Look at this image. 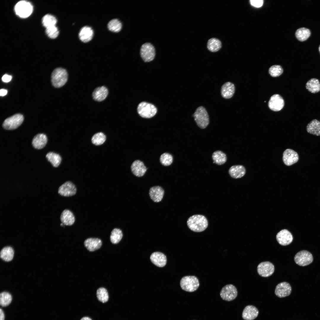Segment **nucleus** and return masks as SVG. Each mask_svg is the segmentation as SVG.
Returning <instances> with one entry per match:
<instances>
[{
    "label": "nucleus",
    "instance_id": "nucleus-1",
    "mask_svg": "<svg viewBox=\"0 0 320 320\" xmlns=\"http://www.w3.org/2000/svg\"><path fill=\"white\" fill-rule=\"evenodd\" d=\"M188 228L196 232L204 231L207 227L208 221L206 217L201 215H195L190 217L187 222Z\"/></svg>",
    "mask_w": 320,
    "mask_h": 320
},
{
    "label": "nucleus",
    "instance_id": "nucleus-2",
    "mask_svg": "<svg viewBox=\"0 0 320 320\" xmlns=\"http://www.w3.org/2000/svg\"><path fill=\"white\" fill-rule=\"evenodd\" d=\"M52 85L56 88H60L64 85L68 79V74L66 70L61 68L55 69L51 75Z\"/></svg>",
    "mask_w": 320,
    "mask_h": 320
},
{
    "label": "nucleus",
    "instance_id": "nucleus-3",
    "mask_svg": "<svg viewBox=\"0 0 320 320\" xmlns=\"http://www.w3.org/2000/svg\"><path fill=\"white\" fill-rule=\"evenodd\" d=\"M193 116L197 126L201 129L206 128L209 124V117L208 113L203 106L197 108Z\"/></svg>",
    "mask_w": 320,
    "mask_h": 320
},
{
    "label": "nucleus",
    "instance_id": "nucleus-4",
    "mask_svg": "<svg viewBox=\"0 0 320 320\" xmlns=\"http://www.w3.org/2000/svg\"><path fill=\"white\" fill-rule=\"evenodd\" d=\"M180 284L182 289L189 292L196 291L199 286L198 279L194 276L183 277L180 281Z\"/></svg>",
    "mask_w": 320,
    "mask_h": 320
},
{
    "label": "nucleus",
    "instance_id": "nucleus-5",
    "mask_svg": "<svg viewBox=\"0 0 320 320\" xmlns=\"http://www.w3.org/2000/svg\"><path fill=\"white\" fill-rule=\"evenodd\" d=\"M137 111L139 114L142 117L150 118L156 115L157 109L154 105L143 102L138 105Z\"/></svg>",
    "mask_w": 320,
    "mask_h": 320
},
{
    "label": "nucleus",
    "instance_id": "nucleus-6",
    "mask_svg": "<svg viewBox=\"0 0 320 320\" xmlns=\"http://www.w3.org/2000/svg\"><path fill=\"white\" fill-rule=\"evenodd\" d=\"M33 7L31 4L25 1H21L17 2L15 7L16 14L19 17L25 18L29 17L32 13Z\"/></svg>",
    "mask_w": 320,
    "mask_h": 320
},
{
    "label": "nucleus",
    "instance_id": "nucleus-7",
    "mask_svg": "<svg viewBox=\"0 0 320 320\" xmlns=\"http://www.w3.org/2000/svg\"><path fill=\"white\" fill-rule=\"evenodd\" d=\"M294 260L298 265L304 266L311 263L313 261V257L310 252L306 250H303L296 253Z\"/></svg>",
    "mask_w": 320,
    "mask_h": 320
},
{
    "label": "nucleus",
    "instance_id": "nucleus-8",
    "mask_svg": "<svg viewBox=\"0 0 320 320\" xmlns=\"http://www.w3.org/2000/svg\"><path fill=\"white\" fill-rule=\"evenodd\" d=\"M24 117L20 114H16L7 118L3 124V127L7 130H12L16 129L22 123Z\"/></svg>",
    "mask_w": 320,
    "mask_h": 320
},
{
    "label": "nucleus",
    "instance_id": "nucleus-9",
    "mask_svg": "<svg viewBox=\"0 0 320 320\" xmlns=\"http://www.w3.org/2000/svg\"><path fill=\"white\" fill-rule=\"evenodd\" d=\"M140 54L142 59L145 62L152 61L155 55V49L150 43H145L142 45L140 49Z\"/></svg>",
    "mask_w": 320,
    "mask_h": 320
},
{
    "label": "nucleus",
    "instance_id": "nucleus-10",
    "mask_svg": "<svg viewBox=\"0 0 320 320\" xmlns=\"http://www.w3.org/2000/svg\"><path fill=\"white\" fill-rule=\"evenodd\" d=\"M237 291L236 287L232 284H227L222 289L220 293L221 298L227 301H231L237 296Z\"/></svg>",
    "mask_w": 320,
    "mask_h": 320
},
{
    "label": "nucleus",
    "instance_id": "nucleus-11",
    "mask_svg": "<svg viewBox=\"0 0 320 320\" xmlns=\"http://www.w3.org/2000/svg\"><path fill=\"white\" fill-rule=\"evenodd\" d=\"M76 191L77 189L75 185L69 181H67L63 184L58 189V193L65 197L73 196L76 194Z\"/></svg>",
    "mask_w": 320,
    "mask_h": 320
},
{
    "label": "nucleus",
    "instance_id": "nucleus-12",
    "mask_svg": "<svg viewBox=\"0 0 320 320\" xmlns=\"http://www.w3.org/2000/svg\"><path fill=\"white\" fill-rule=\"evenodd\" d=\"M257 272L260 276L267 277L271 276L274 273L275 268L273 265L269 261L263 262L257 266Z\"/></svg>",
    "mask_w": 320,
    "mask_h": 320
},
{
    "label": "nucleus",
    "instance_id": "nucleus-13",
    "mask_svg": "<svg viewBox=\"0 0 320 320\" xmlns=\"http://www.w3.org/2000/svg\"><path fill=\"white\" fill-rule=\"evenodd\" d=\"M284 105V100L280 95L274 94L270 98L268 103V106L270 109L275 111H278L281 110Z\"/></svg>",
    "mask_w": 320,
    "mask_h": 320
},
{
    "label": "nucleus",
    "instance_id": "nucleus-14",
    "mask_svg": "<svg viewBox=\"0 0 320 320\" xmlns=\"http://www.w3.org/2000/svg\"><path fill=\"white\" fill-rule=\"evenodd\" d=\"M299 158L297 153L292 149H287L283 152L282 159L284 164L287 166H291L296 163L298 161Z\"/></svg>",
    "mask_w": 320,
    "mask_h": 320
},
{
    "label": "nucleus",
    "instance_id": "nucleus-15",
    "mask_svg": "<svg viewBox=\"0 0 320 320\" xmlns=\"http://www.w3.org/2000/svg\"><path fill=\"white\" fill-rule=\"evenodd\" d=\"M276 239L281 245L285 246L292 243L293 237L291 233L287 229H283L279 232L276 235Z\"/></svg>",
    "mask_w": 320,
    "mask_h": 320
},
{
    "label": "nucleus",
    "instance_id": "nucleus-16",
    "mask_svg": "<svg viewBox=\"0 0 320 320\" xmlns=\"http://www.w3.org/2000/svg\"><path fill=\"white\" fill-rule=\"evenodd\" d=\"M292 288L290 284L287 282H283L276 286L275 291L276 295L280 298L289 296L291 293Z\"/></svg>",
    "mask_w": 320,
    "mask_h": 320
},
{
    "label": "nucleus",
    "instance_id": "nucleus-17",
    "mask_svg": "<svg viewBox=\"0 0 320 320\" xmlns=\"http://www.w3.org/2000/svg\"><path fill=\"white\" fill-rule=\"evenodd\" d=\"M133 174L137 177H141L144 175L147 168L143 162L139 160L134 161L130 167Z\"/></svg>",
    "mask_w": 320,
    "mask_h": 320
},
{
    "label": "nucleus",
    "instance_id": "nucleus-18",
    "mask_svg": "<svg viewBox=\"0 0 320 320\" xmlns=\"http://www.w3.org/2000/svg\"><path fill=\"white\" fill-rule=\"evenodd\" d=\"M235 92V87L233 84L231 82L224 83L221 89V94L222 97L225 99L232 97Z\"/></svg>",
    "mask_w": 320,
    "mask_h": 320
},
{
    "label": "nucleus",
    "instance_id": "nucleus-19",
    "mask_svg": "<svg viewBox=\"0 0 320 320\" xmlns=\"http://www.w3.org/2000/svg\"><path fill=\"white\" fill-rule=\"evenodd\" d=\"M164 194V191L161 186H154L150 189V197L154 202H158L161 201L163 197Z\"/></svg>",
    "mask_w": 320,
    "mask_h": 320
},
{
    "label": "nucleus",
    "instance_id": "nucleus-20",
    "mask_svg": "<svg viewBox=\"0 0 320 320\" xmlns=\"http://www.w3.org/2000/svg\"><path fill=\"white\" fill-rule=\"evenodd\" d=\"M258 313V310L255 307L248 305L243 310L242 317L245 320H253L257 317Z\"/></svg>",
    "mask_w": 320,
    "mask_h": 320
},
{
    "label": "nucleus",
    "instance_id": "nucleus-21",
    "mask_svg": "<svg viewBox=\"0 0 320 320\" xmlns=\"http://www.w3.org/2000/svg\"><path fill=\"white\" fill-rule=\"evenodd\" d=\"M84 245L88 250L93 252L100 249L102 245L101 239L98 238H89L85 239Z\"/></svg>",
    "mask_w": 320,
    "mask_h": 320
},
{
    "label": "nucleus",
    "instance_id": "nucleus-22",
    "mask_svg": "<svg viewBox=\"0 0 320 320\" xmlns=\"http://www.w3.org/2000/svg\"><path fill=\"white\" fill-rule=\"evenodd\" d=\"M150 258L151 262L159 267H163L166 264V256L160 252H155L153 253L151 255Z\"/></svg>",
    "mask_w": 320,
    "mask_h": 320
},
{
    "label": "nucleus",
    "instance_id": "nucleus-23",
    "mask_svg": "<svg viewBox=\"0 0 320 320\" xmlns=\"http://www.w3.org/2000/svg\"><path fill=\"white\" fill-rule=\"evenodd\" d=\"M62 223L67 226L73 225L75 221L73 213L70 210L65 209L62 212L60 217Z\"/></svg>",
    "mask_w": 320,
    "mask_h": 320
},
{
    "label": "nucleus",
    "instance_id": "nucleus-24",
    "mask_svg": "<svg viewBox=\"0 0 320 320\" xmlns=\"http://www.w3.org/2000/svg\"><path fill=\"white\" fill-rule=\"evenodd\" d=\"M15 250L11 246H6L1 250L0 258L6 262H9L13 259L15 255Z\"/></svg>",
    "mask_w": 320,
    "mask_h": 320
},
{
    "label": "nucleus",
    "instance_id": "nucleus-25",
    "mask_svg": "<svg viewBox=\"0 0 320 320\" xmlns=\"http://www.w3.org/2000/svg\"><path fill=\"white\" fill-rule=\"evenodd\" d=\"M228 173L231 177L235 179L240 178L246 173V169L242 165H235L231 166L229 169Z\"/></svg>",
    "mask_w": 320,
    "mask_h": 320
},
{
    "label": "nucleus",
    "instance_id": "nucleus-26",
    "mask_svg": "<svg viewBox=\"0 0 320 320\" xmlns=\"http://www.w3.org/2000/svg\"><path fill=\"white\" fill-rule=\"evenodd\" d=\"M107 88L104 86L96 88L92 93L93 99L97 101H101L104 100L108 94Z\"/></svg>",
    "mask_w": 320,
    "mask_h": 320
},
{
    "label": "nucleus",
    "instance_id": "nucleus-27",
    "mask_svg": "<svg viewBox=\"0 0 320 320\" xmlns=\"http://www.w3.org/2000/svg\"><path fill=\"white\" fill-rule=\"evenodd\" d=\"M47 139L46 135L43 133L36 135L33 138L32 144L33 147L37 149H41L43 148L46 144Z\"/></svg>",
    "mask_w": 320,
    "mask_h": 320
},
{
    "label": "nucleus",
    "instance_id": "nucleus-28",
    "mask_svg": "<svg viewBox=\"0 0 320 320\" xmlns=\"http://www.w3.org/2000/svg\"><path fill=\"white\" fill-rule=\"evenodd\" d=\"M93 34V31L92 28L86 26L81 28L79 36L80 39L83 42H88L92 39Z\"/></svg>",
    "mask_w": 320,
    "mask_h": 320
},
{
    "label": "nucleus",
    "instance_id": "nucleus-29",
    "mask_svg": "<svg viewBox=\"0 0 320 320\" xmlns=\"http://www.w3.org/2000/svg\"><path fill=\"white\" fill-rule=\"evenodd\" d=\"M306 129L308 133L320 136V121L316 119L312 120L307 124Z\"/></svg>",
    "mask_w": 320,
    "mask_h": 320
},
{
    "label": "nucleus",
    "instance_id": "nucleus-30",
    "mask_svg": "<svg viewBox=\"0 0 320 320\" xmlns=\"http://www.w3.org/2000/svg\"><path fill=\"white\" fill-rule=\"evenodd\" d=\"M305 87L310 92L313 93H317L320 91V82L318 79L312 78L307 82Z\"/></svg>",
    "mask_w": 320,
    "mask_h": 320
},
{
    "label": "nucleus",
    "instance_id": "nucleus-31",
    "mask_svg": "<svg viewBox=\"0 0 320 320\" xmlns=\"http://www.w3.org/2000/svg\"><path fill=\"white\" fill-rule=\"evenodd\" d=\"M212 158L214 163L218 165L224 164L226 162L227 160L226 154L220 150L214 152L212 154Z\"/></svg>",
    "mask_w": 320,
    "mask_h": 320
},
{
    "label": "nucleus",
    "instance_id": "nucleus-32",
    "mask_svg": "<svg viewBox=\"0 0 320 320\" xmlns=\"http://www.w3.org/2000/svg\"><path fill=\"white\" fill-rule=\"evenodd\" d=\"M311 34L310 29L305 27H302L298 29L295 33L297 38L301 41H304L307 39L310 36Z\"/></svg>",
    "mask_w": 320,
    "mask_h": 320
},
{
    "label": "nucleus",
    "instance_id": "nucleus-33",
    "mask_svg": "<svg viewBox=\"0 0 320 320\" xmlns=\"http://www.w3.org/2000/svg\"><path fill=\"white\" fill-rule=\"evenodd\" d=\"M221 47V42L217 39L212 38L209 40L207 42V48L211 52H216L220 50Z\"/></svg>",
    "mask_w": 320,
    "mask_h": 320
},
{
    "label": "nucleus",
    "instance_id": "nucleus-34",
    "mask_svg": "<svg viewBox=\"0 0 320 320\" xmlns=\"http://www.w3.org/2000/svg\"><path fill=\"white\" fill-rule=\"evenodd\" d=\"M46 157L55 167H58L62 160L59 154L53 152L48 153L46 155Z\"/></svg>",
    "mask_w": 320,
    "mask_h": 320
},
{
    "label": "nucleus",
    "instance_id": "nucleus-35",
    "mask_svg": "<svg viewBox=\"0 0 320 320\" xmlns=\"http://www.w3.org/2000/svg\"><path fill=\"white\" fill-rule=\"evenodd\" d=\"M123 234L121 230L118 228H114L111 231L110 236V240L113 244L119 243L122 239Z\"/></svg>",
    "mask_w": 320,
    "mask_h": 320
},
{
    "label": "nucleus",
    "instance_id": "nucleus-36",
    "mask_svg": "<svg viewBox=\"0 0 320 320\" xmlns=\"http://www.w3.org/2000/svg\"><path fill=\"white\" fill-rule=\"evenodd\" d=\"M12 300V297L9 292L4 291L0 294V304L2 307H5L9 305Z\"/></svg>",
    "mask_w": 320,
    "mask_h": 320
},
{
    "label": "nucleus",
    "instance_id": "nucleus-37",
    "mask_svg": "<svg viewBox=\"0 0 320 320\" xmlns=\"http://www.w3.org/2000/svg\"><path fill=\"white\" fill-rule=\"evenodd\" d=\"M57 22L56 18L49 14L45 15L42 19L43 25L46 28L55 25Z\"/></svg>",
    "mask_w": 320,
    "mask_h": 320
},
{
    "label": "nucleus",
    "instance_id": "nucleus-38",
    "mask_svg": "<svg viewBox=\"0 0 320 320\" xmlns=\"http://www.w3.org/2000/svg\"><path fill=\"white\" fill-rule=\"evenodd\" d=\"M96 295L98 300L103 303L106 302L109 299L108 291L104 287H101L98 289L96 291Z\"/></svg>",
    "mask_w": 320,
    "mask_h": 320
},
{
    "label": "nucleus",
    "instance_id": "nucleus-39",
    "mask_svg": "<svg viewBox=\"0 0 320 320\" xmlns=\"http://www.w3.org/2000/svg\"><path fill=\"white\" fill-rule=\"evenodd\" d=\"M108 28L114 32H118L121 28L122 24L121 22L117 19H113L110 20L108 24Z\"/></svg>",
    "mask_w": 320,
    "mask_h": 320
},
{
    "label": "nucleus",
    "instance_id": "nucleus-40",
    "mask_svg": "<svg viewBox=\"0 0 320 320\" xmlns=\"http://www.w3.org/2000/svg\"><path fill=\"white\" fill-rule=\"evenodd\" d=\"M159 160L162 165L167 166L170 165L172 163L173 157L170 154L168 153H164L160 156Z\"/></svg>",
    "mask_w": 320,
    "mask_h": 320
},
{
    "label": "nucleus",
    "instance_id": "nucleus-41",
    "mask_svg": "<svg viewBox=\"0 0 320 320\" xmlns=\"http://www.w3.org/2000/svg\"><path fill=\"white\" fill-rule=\"evenodd\" d=\"M106 138L105 135L103 133L98 132L92 136V141L94 145H102L105 142Z\"/></svg>",
    "mask_w": 320,
    "mask_h": 320
},
{
    "label": "nucleus",
    "instance_id": "nucleus-42",
    "mask_svg": "<svg viewBox=\"0 0 320 320\" xmlns=\"http://www.w3.org/2000/svg\"><path fill=\"white\" fill-rule=\"evenodd\" d=\"M268 72L272 76L277 77L280 76L283 73V70L280 65H274L269 68Z\"/></svg>",
    "mask_w": 320,
    "mask_h": 320
},
{
    "label": "nucleus",
    "instance_id": "nucleus-43",
    "mask_svg": "<svg viewBox=\"0 0 320 320\" xmlns=\"http://www.w3.org/2000/svg\"><path fill=\"white\" fill-rule=\"evenodd\" d=\"M45 32L48 36L52 39L56 38L59 33L58 30L55 25L46 28Z\"/></svg>",
    "mask_w": 320,
    "mask_h": 320
},
{
    "label": "nucleus",
    "instance_id": "nucleus-44",
    "mask_svg": "<svg viewBox=\"0 0 320 320\" xmlns=\"http://www.w3.org/2000/svg\"><path fill=\"white\" fill-rule=\"evenodd\" d=\"M250 3L254 7H260L262 6L263 4V0H251Z\"/></svg>",
    "mask_w": 320,
    "mask_h": 320
},
{
    "label": "nucleus",
    "instance_id": "nucleus-45",
    "mask_svg": "<svg viewBox=\"0 0 320 320\" xmlns=\"http://www.w3.org/2000/svg\"><path fill=\"white\" fill-rule=\"evenodd\" d=\"M12 76L7 74L4 75L2 78V81L5 82H9L12 79Z\"/></svg>",
    "mask_w": 320,
    "mask_h": 320
},
{
    "label": "nucleus",
    "instance_id": "nucleus-46",
    "mask_svg": "<svg viewBox=\"0 0 320 320\" xmlns=\"http://www.w3.org/2000/svg\"><path fill=\"white\" fill-rule=\"evenodd\" d=\"M5 315L3 310L1 308L0 309V320H4Z\"/></svg>",
    "mask_w": 320,
    "mask_h": 320
},
{
    "label": "nucleus",
    "instance_id": "nucleus-47",
    "mask_svg": "<svg viewBox=\"0 0 320 320\" xmlns=\"http://www.w3.org/2000/svg\"><path fill=\"white\" fill-rule=\"evenodd\" d=\"M7 91L5 89H2L0 91V95L1 96H4L7 95Z\"/></svg>",
    "mask_w": 320,
    "mask_h": 320
},
{
    "label": "nucleus",
    "instance_id": "nucleus-48",
    "mask_svg": "<svg viewBox=\"0 0 320 320\" xmlns=\"http://www.w3.org/2000/svg\"><path fill=\"white\" fill-rule=\"evenodd\" d=\"M80 320H92L89 317H84L82 318Z\"/></svg>",
    "mask_w": 320,
    "mask_h": 320
},
{
    "label": "nucleus",
    "instance_id": "nucleus-49",
    "mask_svg": "<svg viewBox=\"0 0 320 320\" xmlns=\"http://www.w3.org/2000/svg\"><path fill=\"white\" fill-rule=\"evenodd\" d=\"M319 52H320V45H319Z\"/></svg>",
    "mask_w": 320,
    "mask_h": 320
}]
</instances>
